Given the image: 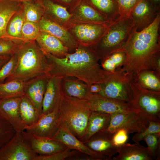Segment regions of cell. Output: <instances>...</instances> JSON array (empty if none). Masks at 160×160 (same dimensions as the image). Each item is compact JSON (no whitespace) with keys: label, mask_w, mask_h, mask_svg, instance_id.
Here are the masks:
<instances>
[{"label":"cell","mask_w":160,"mask_h":160,"mask_svg":"<svg viewBox=\"0 0 160 160\" xmlns=\"http://www.w3.org/2000/svg\"><path fill=\"white\" fill-rule=\"evenodd\" d=\"M154 5V6L157 7V8H158L159 9V7L157 5V4H158V5L159 6V3L160 1V0H149Z\"/></svg>","instance_id":"681fc988"},{"label":"cell","mask_w":160,"mask_h":160,"mask_svg":"<svg viewBox=\"0 0 160 160\" xmlns=\"http://www.w3.org/2000/svg\"><path fill=\"white\" fill-rule=\"evenodd\" d=\"M132 79L145 89L160 92V78L151 70L140 71Z\"/></svg>","instance_id":"f1b7e54d"},{"label":"cell","mask_w":160,"mask_h":160,"mask_svg":"<svg viewBox=\"0 0 160 160\" xmlns=\"http://www.w3.org/2000/svg\"><path fill=\"white\" fill-rule=\"evenodd\" d=\"M120 69L115 71L106 81L100 84L101 90L98 94L106 97L128 103L132 97L130 84L132 79Z\"/></svg>","instance_id":"52a82bcc"},{"label":"cell","mask_w":160,"mask_h":160,"mask_svg":"<svg viewBox=\"0 0 160 160\" xmlns=\"http://www.w3.org/2000/svg\"><path fill=\"white\" fill-rule=\"evenodd\" d=\"M134 25L130 16L119 17L110 23L100 40L91 46L102 60L111 54L124 50Z\"/></svg>","instance_id":"5b68a950"},{"label":"cell","mask_w":160,"mask_h":160,"mask_svg":"<svg viewBox=\"0 0 160 160\" xmlns=\"http://www.w3.org/2000/svg\"><path fill=\"white\" fill-rule=\"evenodd\" d=\"M0 99H1L0 97Z\"/></svg>","instance_id":"816d5d0a"},{"label":"cell","mask_w":160,"mask_h":160,"mask_svg":"<svg viewBox=\"0 0 160 160\" xmlns=\"http://www.w3.org/2000/svg\"><path fill=\"white\" fill-rule=\"evenodd\" d=\"M75 78L73 79L72 77L62 78L63 92L69 96L86 100L90 92L89 86Z\"/></svg>","instance_id":"484cf974"},{"label":"cell","mask_w":160,"mask_h":160,"mask_svg":"<svg viewBox=\"0 0 160 160\" xmlns=\"http://www.w3.org/2000/svg\"><path fill=\"white\" fill-rule=\"evenodd\" d=\"M22 134L32 151L38 155H48L63 151L68 148L63 143L52 139L36 136L25 131Z\"/></svg>","instance_id":"9a60e30c"},{"label":"cell","mask_w":160,"mask_h":160,"mask_svg":"<svg viewBox=\"0 0 160 160\" xmlns=\"http://www.w3.org/2000/svg\"><path fill=\"white\" fill-rule=\"evenodd\" d=\"M22 2L15 0H0V39L8 37L7 23L15 13L22 9Z\"/></svg>","instance_id":"4316f807"},{"label":"cell","mask_w":160,"mask_h":160,"mask_svg":"<svg viewBox=\"0 0 160 160\" xmlns=\"http://www.w3.org/2000/svg\"><path fill=\"white\" fill-rule=\"evenodd\" d=\"M22 40L10 37L0 39V55L12 56L24 44Z\"/></svg>","instance_id":"e575fe53"},{"label":"cell","mask_w":160,"mask_h":160,"mask_svg":"<svg viewBox=\"0 0 160 160\" xmlns=\"http://www.w3.org/2000/svg\"><path fill=\"white\" fill-rule=\"evenodd\" d=\"M35 41L45 55L51 54L61 58L69 52L68 48L60 40L47 33L40 31Z\"/></svg>","instance_id":"7402d4cb"},{"label":"cell","mask_w":160,"mask_h":160,"mask_svg":"<svg viewBox=\"0 0 160 160\" xmlns=\"http://www.w3.org/2000/svg\"><path fill=\"white\" fill-rule=\"evenodd\" d=\"M52 139L63 143L71 150H76L89 155L96 160H111L106 156L91 150L63 124H61L57 133Z\"/></svg>","instance_id":"4fadbf2b"},{"label":"cell","mask_w":160,"mask_h":160,"mask_svg":"<svg viewBox=\"0 0 160 160\" xmlns=\"http://www.w3.org/2000/svg\"><path fill=\"white\" fill-rule=\"evenodd\" d=\"M130 84L132 97L128 103L147 120L160 122V92L145 89L133 79Z\"/></svg>","instance_id":"8992f818"},{"label":"cell","mask_w":160,"mask_h":160,"mask_svg":"<svg viewBox=\"0 0 160 160\" xmlns=\"http://www.w3.org/2000/svg\"><path fill=\"white\" fill-rule=\"evenodd\" d=\"M25 43L17 53L15 69L5 82L17 80L25 82L35 77L48 74L49 65L45 55L35 41Z\"/></svg>","instance_id":"3957f363"},{"label":"cell","mask_w":160,"mask_h":160,"mask_svg":"<svg viewBox=\"0 0 160 160\" xmlns=\"http://www.w3.org/2000/svg\"><path fill=\"white\" fill-rule=\"evenodd\" d=\"M25 21L22 9L15 13L8 22L6 29V33L8 37L23 41L21 31Z\"/></svg>","instance_id":"d6a6232c"},{"label":"cell","mask_w":160,"mask_h":160,"mask_svg":"<svg viewBox=\"0 0 160 160\" xmlns=\"http://www.w3.org/2000/svg\"><path fill=\"white\" fill-rule=\"evenodd\" d=\"M160 133V122L149 121V124L142 131L137 132L133 136L132 140L136 143L143 140L146 136L152 133Z\"/></svg>","instance_id":"b9f144b4"},{"label":"cell","mask_w":160,"mask_h":160,"mask_svg":"<svg viewBox=\"0 0 160 160\" xmlns=\"http://www.w3.org/2000/svg\"><path fill=\"white\" fill-rule=\"evenodd\" d=\"M24 82L17 80L0 83V98H9L24 95Z\"/></svg>","instance_id":"4dcf8cb0"},{"label":"cell","mask_w":160,"mask_h":160,"mask_svg":"<svg viewBox=\"0 0 160 160\" xmlns=\"http://www.w3.org/2000/svg\"><path fill=\"white\" fill-rule=\"evenodd\" d=\"M149 124V121L141 116L139 110L136 109L112 114L109 125L104 130L113 134L123 128L129 134L142 131Z\"/></svg>","instance_id":"ba28073f"},{"label":"cell","mask_w":160,"mask_h":160,"mask_svg":"<svg viewBox=\"0 0 160 160\" xmlns=\"http://www.w3.org/2000/svg\"><path fill=\"white\" fill-rule=\"evenodd\" d=\"M17 53L11 57L9 60L0 69V83H3L13 72L17 65Z\"/></svg>","instance_id":"60d3db41"},{"label":"cell","mask_w":160,"mask_h":160,"mask_svg":"<svg viewBox=\"0 0 160 160\" xmlns=\"http://www.w3.org/2000/svg\"><path fill=\"white\" fill-rule=\"evenodd\" d=\"M116 157L112 160H152L148 150L139 142L133 144L125 143L119 147Z\"/></svg>","instance_id":"cb8c5ba5"},{"label":"cell","mask_w":160,"mask_h":160,"mask_svg":"<svg viewBox=\"0 0 160 160\" xmlns=\"http://www.w3.org/2000/svg\"><path fill=\"white\" fill-rule=\"evenodd\" d=\"M113 134L104 130L98 132L84 143L91 150L106 156L112 159L118 153L119 147L113 144L112 138Z\"/></svg>","instance_id":"44dd1931"},{"label":"cell","mask_w":160,"mask_h":160,"mask_svg":"<svg viewBox=\"0 0 160 160\" xmlns=\"http://www.w3.org/2000/svg\"><path fill=\"white\" fill-rule=\"evenodd\" d=\"M142 0H116L119 17H129L136 6Z\"/></svg>","instance_id":"f35d334b"},{"label":"cell","mask_w":160,"mask_h":160,"mask_svg":"<svg viewBox=\"0 0 160 160\" xmlns=\"http://www.w3.org/2000/svg\"><path fill=\"white\" fill-rule=\"evenodd\" d=\"M22 11L25 21L38 23L43 16V10L40 5L31 1L22 2Z\"/></svg>","instance_id":"836d02e7"},{"label":"cell","mask_w":160,"mask_h":160,"mask_svg":"<svg viewBox=\"0 0 160 160\" xmlns=\"http://www.w3.org/2000/svg\"><path fill=\"white\" fill-rule=\"evenodd\" d=\"M15 133L16 131L12 125L0 115V148Z\"/></svg>","instance_id":"74e56055"},{"label":"cell","mask_w":160,"mask_h":160,"mask_svg":"<svg viewBox=\"0 0 160 160\" xmlns=\"http://www.w3.org/2000/svg\"><path fill=\"white\" fill-rule=\"evenodd\" d=\"M150 65L151 70L160 78V52L153 56L150 60Z\"/></svg>","instance_id":"ee69618b"},{"label":"cell","mask_w":160,"mask_h":160,"mask_svg":"<svg viewBox=\"0 0 160 160\" xmlns=\"http://www.w3.org/2000/svg\"><path fill=\"white\" fill-rule=\"evenodd\" d=\"M40 31L47 33L60 40L68 49L73 52L79 44L64 27L43 16L38 23Z\"/></svg>","instance_id":"ac0fdd59"},{"label":"cell","mask_w":160,"mask_h":160,"mask_svg":"<svg viewBox=\"0 0 160 160\" xmlns=\"http://www.w3.org/2000/svg\"><path fill=\"white\" fill-rule=\"evenodd\" d=\"M61 124L58 108L50 113L41 114L33 124L25 125V131L36 136L52 139Z\"/></svg>","instance_id":"8fae6325"},{"label":"cell","mask_w":160,"mask_h":160,"mask_svg":"<svg viewBox=\"0 0 160 160\" xmlns=\"http://www.w3.org/2000/svg\"><path fill=\"white\" fill-rule=\"evenodd\" d=\"M45 56L49 65V75L75 78L89 86L105 82L114 73L102 68L99 63L100 58L91 46L79 44L74 51L63 58L51 54Z\"/></svg>","instance_id":"6da1fadb"},{"label":"cell","mask_w":160,"mask_h":160,"mask_svg":"<svg viewBox=\"0 0 160 160\" xmlns=\"http://www.w3.org/2000/svg\"><path fill=\"white\" fill-rule=\"evenodd\" d=\"M38 155L31 149L22 132H16L0 148V160H34Z\"/></svg>","instance_id":"30bf717a"},{"label":"cell","mask_w":160,"mask_h":160,"mask_svg":"<svg viewBox=\"0 0 160 160\" xmlns=\"http://www.w3.org/2000/svg\"><path fill=\"white\" fill-rule=\"evenodd\" d=\"M59 4L66 7L69 12L79 3L81 0H57Z\"/></svg>","instance_id":"f6af8a7d"},{"label":"cell","mask_w":160,"mask_h":160,"mask_svg":"<svg viewBox=\"0 0 160 160\" xmlns=\"http://www.w3.org/2000/svg\"><path fill=\"white\" fill-rule=\"evenodd\" d=\"M70 13V23H99L108 25L112 22L108 20L84 0H81Z\"/></svg>","instance_id":"e0dca14e"},{"label":"cell","mask_w":160,"mask_h":160,"mask_svg":"<svg viewBox=\"0 0 160 160\" xmlns=\"http://www.w3.org/2000/svg\"><path fill=\"white\" fill-rule=\"evenodd\" d=\"M89 1L90 5L109 21L113 22L119 17L118 6L116 0Z\"/></svg>","instance_id":"83f0119b"},{"label":"cell","mask_w":160,"mask_h":160,"mask_svg":"<svg viewBox=\"0 0 160 160\" xmlns=\"http://www.w3.org/2000/svg\"><path fill=\"white\" fill-rule=\"evenodd\" d=\"M40 31L38 23L25 21L21 31L23 41L25 43L35 41Z\"/></svg>","instance_id":"8d00e7d4"},{"label":"cell","mask_w":160,"mask_h":160,"mask_svg":"<svg viewBox=\"0 0 160 160\" xmlns=\"http://www.w3.org/2000/svg\"><path fill=\"white\" fill-rule=\"evenodd\" d=\"M148 145V150L152 159H160V133L150 134L143 139Z\"/></svg>","instance_id":"d590c367"},{"label":"cell","mask_w":160,"mask_h":160,"mask_svg":"<svg viewBox=\"0 0 160 160\" xmlns=\"http://www.w3.org/2000/svg\"><path fill=\"white\" fill-rule=\"evenodd\" d=\"M22 120L25 125L36 123L40 115L30 100L26 95L21 97L19 105Z\"/></svg>","instance_id":"f546056e"},{"label":"cell","mask_w":160,"mask_h":160,"mask_svg":"<svg viewBox=\"0 0 160 160\" xmlns=\"http://www.w3.org/2000/svg\"><path fill=\"white\" fill-rule=\"evenodd\" d=\"M58 109L61 124L81 140L85 133L92 112L87 100L69 96L63 92Z\"/></svg>","instance_id":"277c9868"},{"label":"cell","mask_w":160,"mask_h":160,"mask_svg":"<svg viewBox=\"0 0 160 160\" xmlns=\"http://www.w3.org/2000/svg\"><path fill=\"white\" fill-rule=\"evenodd\" d=\"M160 9L155 7L149 0H142L135 8L130 16L137 32L141 31L149 26L154 20Z\"/></svg>","instance_id":"5bb4252c"},{"label":"cell","mask_w":160,"mask_h":160,"mask_svg":"<svg viewBox=\"0 0 160 160\" xmlns=\"http://www.w3.org/2000/svg\"><path fill=\"white\" fill-rule=\"evenodd\" d=\"M17 1L23 2L25 1H31L32 0H14Z\"/></svg>","instance_id":"f907efd6"},{"label":"cell","mask_w":160,"mask_h":160,"mask_svg":"<svg viewBox=\"0 0 160 160\" xmlns=\"http://www.w3.org/2000/svg\"><path fill=\"white\" fill-rule=\"evenodd\" d=\"M11 56L0 55V69L10 59Z\"/></svg>","instance_id":"c3c4849f"},{"label":"cell","mask_w":160,"mask_h":160,"mask_svg":"<svg viewBox=\"0 0 160 160\" xmlns=\"http://www.w3.org/2000/svg\"><path fill=\"white\" fill-rule=\"evenodd\" d=\"M126 58L124 50L114 52L101 60L102 68L109 72H113L120 69L124 65Z\"/></svg>","instance_id":"1f68e13d"},{"label":"cell","mask_w":160,"mask_h":160,"mask_svg":"<svg viewBox=\"0 0 160 160\" xmlns=\"http://www.w3.org/2000/svg\"><path fill=\"white\" fill-rule=\"evenodd\" d=\"M109 24L70 23L66 29L79 44L92 46L104 35Z\"/></svg>","instance_id":"9c48e42d"},{"label":"cell","mask_w":160,"mask_h":160,"mask_svg":"<svg viewBox=\"0 0 160 160\" xmlns=\"http://www.w3.org/2000/svg\"><path fill=\"white\" fill-rule=\"evenodd\" d=\"M92 111L113 114L136 110L128 103L105 97L90 92L86 99Z\"/></svg>","instance_id":"7c38bea8"},{"label":"cell","mask_w":160,"mask_h":160,"mask_svg":"<svg viewBox=\"0 0 160 160\" xmlns=\"http://www.w3.org/2000/svg\"><path fill=\"white\" fill-rule=\"evenodd\" d=\"M80 154L79 152L77 154L71 157L68 158L66 160H96L92 157L88 155L82 153Z\"/></svg>","instance_id":"bcb514c9"},{"label":"cell","mask_w":160,"mask_h":160,"mask_svg":"<svg viewBox=\"0 0 160 160\" xmlns=\"http://www.w3.org/2000/svg\"><path fill=\"white\" fill-rule=\"evenodd\" d=\"M68 148L64 151L48 155H38L34 160H64L74 155L79 151Z\"/></svg>","instance_id":"ab89813d"},{"label":"cell","mask_w":160,"mask_h":160,"mask_svg":"<svg viewBox=\"0 0 160 160\" xmlns=\"http://www.w3.org/2000/svg\"><path fill=\"white\" fill-rule=\"evenodd\" d=\"M111 115L109 113L92 111L85 133L80 140L84 143L97 132L105 129L109 125Z\"/></svg>","instance_id":"d4e9b609"},{"label":"cell","mask_w":160,"mask_h":160,"mask_svg":"<svg viewBox=\"0 0 160 160\" xmlns=\"http://www.w3.org/2000/svg\"><path fill=\"white\" fill-rule=\"evenodd\" d=\"M21 97L0 99V115L13 126L16 132L25 130L20 112Z\"/></svg>","instance_id":"d6986e66"},{"label":"cell","mask_w":160,"mask_h":160,"mask_svg":"<svg viewBox=\"0 0 160 160\" xmlns=\"http://www.w3.org/2000/svg\"><path fill=\"white\" fill-rule=\"evenodd\" d=\"M43 10V16L63 26L66 29L70 24L71 14L65 7L52 0H39Z\"/></svg>","instance_id":"603a6c76"},{"label":"cell","mask_w":160,"mask_h":160,"mask_svg":"<svg viewBox=\"0 0 160 160\" xmlns=\"http://www.w3.org/2000/svg\"><path fill=\"white\" fill-rule=\"evenodd\" d=\"M61 77L49 75L42 102V114L58 108L62 94Z\"/></svg>","instance_id":"2e32d148"},{"label":"cell","mask_w":160,"mask_h":160,"mask_svg":"<svg viewBox=\"0 0 160 160\" xmlns=\"http://www.w3.org/2000/svg\"><path fill=\"white\" fill-rule=\"evenodd\" d=\"M49 75L47 74L40 75L24 82L25 95L30 100L40 115Z\"/></svg>","instance_id":"ffe728a7"},{"label":"cell","mask_w":160,"mask_h":160,"mask_svg":"<svg viewBox=\"0 0 160 160\" xmlns=\"http://www.w3.org/2000/svg\"><path fill=\"white\" fill-rule=\"evenodd\" d=\"M128 133L124 129H120L113 133L112 138L113 144L119 147L126 143L128 138Z\"/></svg>","instance_id":"7bdbcfd3"},{"label":"cell","mask_w":160,"mask_h":160,"mask_svg":"<svg viewBox=\"0 0 160 160\" xmlns=\"http://www.w3.org/2000/svg\"><path fill=\"white\" fill-rule=\"evenodd\" d=\"M160 13L153 22L143 30L136 31L133 27L124 50L126 58L121 71L132 79L140 71L151 70L150 60L160 52Z\"/></svg>","instance_id":"7a4b0ae2"},{"label":"cell","mask_w":160,"mask_h":160,"mask_svg":"<svg viewBox=\"0 0 160 160\" xmlns=\"http://www.w3.org/2000/svg\"><path fill=\"white\" fill-rule=\"evenodd\" d=\"M101 90V87L100 84H93L89 86V91L91 93H99Z\"/></svg>","instance_id":"7dc6e473"}]
</instances>
